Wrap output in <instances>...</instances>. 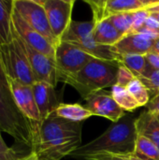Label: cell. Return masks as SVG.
Listing matches in <instances>:
<instances>
[{"label":"cell","mask_w":159,"mask_h":160,"mask_svg":"<svg viewBox=\"0 0 159 160\" xmlns=\"http://www.w3.org/2000/svg\"><path fill=\"white\" fill-rule=\"evenodd\" d=\"M149 13H159V1H157L154 5L146 8Z\"/></svg>","instance_id":"obj_36"},{"label":"cell","mask_w":159,"mask_h":160,"mask_svg":"<svg viewBox=\"0 0 159 160\" xmlns=\"http://www.w3.org/2000/svg\"><path fill=\"white\" fill-rule=\"evenodd\" d=\"M138 33L143 34L149 37L151 39L156 40L159 38V22L153 17L149 16L144 25L138 31Z\"/></svg>","instance_id":"obj_27"},{"label":"cell","mask_w":159,"mask_h":160,"mask_svg":"<svg viewBox=\"0 0 159 160\" xmlns=\"http://www.w3.org/2000/svg\"><path fill=\"white\" fill-rule=\"evenodd\" d=\"M82 145V123H73L52 112L36 123L32 152L40 160H61Z\"/></svg>","instance_id":"obj_1"},{"label":"cell","mask_w":159,"mask_h":160,"mask_svg":"<svg viewBox=\"0 0 159 160\" xmlns=\"http://www.w3.org/2000/svg\"><path fill=\"white\" fill-rule=\"evenodd\" d=\"M150 16L153 17L155 20H157L159 22V13H150Z\"/></svg>","instance_id":"obj_39"},{"label":"cell","mask_w":159,"mask_h":160,"mask_svg":"<svg viewBox=\"0 0 159 160\" xmlns=\"http://www.w3.org/2000/svg\"><path fill=\"white\" fill-rule=\"evenodd\" d=\"M35 100L40 114L41 121L55 112L61 102V98L55 91V87L42 82H37L32 86Z\"/></svg>","instance_id":"obj_15"},{"label":"cell","mask_w":159,"mask_h":160,"mask_svg":"<svg viewBox=\"0 0 159 160\" xmlns=\"http://www.w3.org/2000/svg\"><path fill=\"white\" fill-rule=\"evenodd\" d=\"M147 88L151 98L159 95V70L154 69L150 65L145 73L139 78Z\"/></svg>","instance_id":"obj_25"},{"label":"cell","mask_w":159,"mask_h":160,"mask_svg":"<svg viewBox=\"0 0 159 160\" xmlns=\"http://www.w3.org/2000/svg\"><path fill=\"white\" fill-rule=\"evenodd\" d=\"M157 0H91L86 1L93 11V21L97 23L112 15L146 9Z\"/></svg>","instance_id":"obj_9"},{"label":"cell","mask_w":159,"mask_h":160,"mask_svg":"<svg viewBox=\"0 0 159 160\" xmlns=\"http://www.w3.org/2000/svg\"><path fill=\"white\" fill-rule=\"evenodd\" d=\"M84 160H127L124 156H116L112 154H98L86 158Z\"/></svg>","instance_id":"obj_32"},{"label":"cell","mask_w":159,"mask_h":160,"mask_svg":"<svg viewBox=\"0 0 159 160\" xmlns=\"http://www.w3.org/2000/svg\"><path fill=\"white\" fill-rule=\"evenodd\" d=\"M0 89L2 91H4L6 94L12 96L11 92H10L9 82H8L7 77L5 73V70H4V68H3V65L1 62V58H0Z\"/></svg>","instance_id":"obj_31"},{"label":"cell","mask_w":159,"mask_h":160,"mask_svg":"<svg viewBox=\"0 0 159 160\" xmlns=\"http://www.w3.org/2000/svg\"><path fill=\"white\" fill-rule=\"evenodd\" d=\"M155 40L141 33H131L124 36L115 45L112 46L114 52L119 55L138 54L146 55L153 48Z\"/></svg>","instance_id":"obj_16"},{"label":"cell","mask_w":159,"mask_h":160,"mask_svg":"<svg viewBox=\"0 0 159 160\" xmlns=\"http://www.w3.org/2000/svg\"><path fill=\"white\" fill-rule=\"evenodd\" d=\"M138 135L143 136L156 144L159 149V122L155 113L144 111L136 119Z\"/></svg>","instance_id":"obj_17"},{"label":"cell","mask_w":159,"mask_h":160,"mask_svg":"<svg viewBox=\"0 0 159 160\" xmlns=\"http://www.w3.org/2000/svg\"><path fill=\"white\" fill-rule=\"evenodd\" d=\"M54 112L56 113L57 116L73 123H82V121L93 116L90 111H88L84 106H82L78 103H62L58 106Z\"/></svg>","instance_id":"obj_20"},{"label":"cell","mask_w":159,"mask_h":160,"mask_svg":"<svg viewBox=\"0 0 159 160\" xmlns=\"http://www.w3.org/2000/svg\"><path fill=\"white\" fill-rule=\"evenodd\" d=\"M133 13L134 12L119 13L112 15L108 19L123 36H126L131 33L133 25Z\"/></svg>","instance_id":"obj_26"},{"label":"cell","mask_w":159,"mask_h":160,"mask_svg":"<svg viewBox=\"0 0 159 160\" xmlns=\"http://www.w3.org/2000/svg\"><path fill=\"white\" fill-rule=\"evenodd\" d=\"M11 18L13 30L24 43L37 52L54 59L55 48L53 45L42 35L34 30L14 8L12 9Z\"/></svg>","instance_id":"obj_11"},{"label":"cell","mask_w":159,"mask_h":160,"mask_svg":"<svg viewBox=\"0 0 159 160\" xmlns=\"http://www.w3.org/2000/svg\"><path fill=\"white\" fill-rule=\"evenodd\" d=\"M136 77L133 75V73L130 70H128L126 67H124L123 65L120 64V67H119V69H118V73H117V81H116V84L117 85L127 88V86Z\"/></svg>","instance_id":"obj_28"},{"label":"cell","mask_w":159,"mask_h":160,"mask_svg":"<svg viewBox=\"0 0 159 160\" xmlns=\"http://www.w3.org/2000/svg\"><path fill=\"white\" fill-rule=\"evenodd\" d=\"M120 64L94 58L76 75L67 79L64 83L74 87L84 99L89 95L102 91L116 84Z\"/></svg>","instance_id":"obj_3"},{"label":"cell","mask_w":159,"mask_h":160,"mask_svg":"<svg viewBox=\"0 0 159 160\" xmlns=\"http://www.w3.org/2000/svg\"><path fill=\"white\" fill-rule=\"evenodd\" d=\"M13 8L21 15V17L37 32L48 39L55 48L59 41L55 38L45 8L41 1L37 0H12Z\"/></svg>","instance_id":"obj_8"},{"label":"cell","mask_w":159,"mask_h":160,"mask_svg":"<svg viewBox=\"0 0 159 160\" xmlns=\"http://www.w3.org/2000/svg\"><path fill=\"white\" fill-rule=\"evenodd\" d=\"M85 108L92 112L93 115L102 116L112 123L120 121L127 115V112L123 110L113 99L111 92L104 90L93 93L84 98Z\"/></svg>","instance_id":"obj_12"},{"label":"cell","mask_w":159,"mask_h":160,"mask_svg":"<svg viewBox=\"0 0 159 160\" xmlns=\"http://www.w3.org/2000/svg\"><path fill=\"white\" fill-rule=\"evenodd\" d=\"M124 36L112 24L109 19L103 20L95 25L94 38L97 43L105 46L115 45Z\"/></svg>","instance_id":"obj_18"},{"label":"cell","mask_w":159,"mask_h":160,"mask_svg":"<svg viewBox=\"0 0 159 160\" xmlns=\"http://www.w3.org/2000/svg\"><path fill=\"white\" fill-rule=\"evenodd\" d=\"M117 62H119L121 65H123L128 70H130L133 73V75L138 79L145 73L149 66L145 55L138 54L119 55Z\"/></svg>","instance_id":"obj_21"},{"label":"cell","mask_w":159,"mask_h":160,"mask_svg":"<svg viewBox=\"0 0 159 160\" xmlns=\"http://www.w3.org/2000/svg\"><path fill=\"white\" fill-rule=\"evenodd\" d=\"M13 100L22 114L34 123H40V114L35 100L32 87L19 82L8 80Z\"/></svg>","instance_id":"obj_14"},{"label":"cell","mask_w":159,"mask_h":160,"mask_svg":"<svg viewBox=\"0 0 159 160\" xmlns=\"http://www.w3.org/2000/svg\"><path fill=\"white\" fill-rule=\"evenodd\" d=\"M0 58L7 80L30 86L37 82L22 41L14 30L12 40L7 44L0 45Z\"/></svg>","instance_id":"obj_5"},{"label":"cell","mask_w":159,"mask_h":160,"mask_svg":"<svg viewBox=\"0 0 159 160\" xmlns=\"http://www.w3.org/2000/svg\"><path fill=\"white\" fill-rule=\"evenodd\" d=\"M0 160H19V159H14V158H7V157H4V156H1V155H0Z\"/></svg>","instance_id":"obj_40"},{"label":"cell","mask_w":159,"mask_h":160,"mask_svg":"<svg viewBox=\"0 0 159 160\" xmlns=\"http://www.w3.org/2000/svg\"><path fill=\"white\" fill-rule=\"evenodd\" d=\"M145 57H146L148 64L154 69H158L159 70V54L154 53V52H149L145 55Z\"/></svg>","instance_id":"obj_34"},{"label":"cell","mask_w":159,"mask_h":160,"mask_svg":"<svg viewBox=\"0 0 159 160\" xmlns=\"http://www.w3.org/2000/svg\"><path fill=\"white\" fill-rule=\"evenodd\" d=\"M96 23L94 21L75 22L72 21L68 29L64 34L61 41L71 43L82 49L94 58L117 61L119 54L116 53L112 46H105L96 42L94 38V30Z\"/></svg>","instance_id":"obj_6"},{"label":"cell","mask_w":159,"mask_h":160,"mask_svg":"<svg viewBox=\"0 0 159 160\" xmlns=\"http://www.w3.org/2000/svg\"><path fill=\"white\" fill-rule=\"evenodd\" d=\"M127 89L130 92V94L133 96V98L139 103L140 107L146 106L149 103V101L151 99L150 94H149L147 88L145 87V85L141 82L140 79L135 78L127 86Z\"/></svg>","instance_id":"obj_24"},{"label":"cell","mask_w":159,"mask_h":160,"mask_svg":"<svg viewBox=\"0 0 159 160\" xmlns=\"http://www.w3.org/2000/svg\"><path fill=\"white\" fill-rule=\"evenodd\" d=\"M133 155L144 160H159V149L147 138L138 135Z\"/></svg>","instance_id":"obj_23"},{"label":"cell","mask_w":159,"mask_h":160,"mask_svg":"<svg viewBox=\"0 0 159 160\" xmlns=\"http://www.w3.org/2000/svg\"><path fill=\"white\" fill-rule=\"evenodd\" d=\"M36 123L26 118L16 106L12 96L0 89V131L11 136L32 151Z\"/></svg>","instance_id":"obj_4"},{"label":"cell","mask_w":159,"mask_h":160,"mask_svg":"<svg viewBox=\"0 0 159 160\" xmlns=\"http://www.w3.org/2000/svg\"><path fill=\"white\" fill-rule=\"evenodd\" d=\"M19 160H40L39 158L37 157V155L35 152H29L26 156L22 157V158H20Z\"/></svg>","instance_id":"obj_35"},{"label":"cell","mask_w":159,"mask_h":160,"mask_svg":"<svg viewBox=\"0 0 159 160\" xmlns=\"http://www.w3.org/2000/svg\"><path fill=\"white\" fill-rule=\"evenodd\" d=\"M150 52H154V53L159 54V38L155 40L154 45H153V48H152V50H151Z\"/></svg>","instance_id":"obj_37"},{"label":"cell","mask_w":159,"mask_h":160,"mask_svg":"<svg viewBox=\"0 0 159 160\" xmlns=\"http://www.w3.org/2000/svg\"><path fill=\"white\" fill-rule=\"evenodd\" d=\"M12 1L0 0V45L7 44L12 40Z\"/></svg>","instance_id":"obj_19"},{"label":"cell","mask_w":159,"mask_h":160,"mask_svg":"<svg viewBox=\"0 0 159 160\" xmlns=\"http://www.w3.org/2000/svg\"><path fill=\"white\" fill-rule=\"evenodd\" d=\"M145 107H146L147 111H149L153 113H158L159 114V95L151 98L149 103Z\"/></svg>","instance_id":"obj_33"},{"label":"cell","mask_w":159,"mask_h":160,"mask_svg":"<svg viewBox=\"0 0 159 160\" xmlns=\"http://www.w3.org/2000/svg\"><path fill=\"white\" fill-rule=\"evenodd\" d=\"M22 45L30 63L36 82H46L55 87L58 82L54 59L37 52L23 41Z\"/></svg>","instance_id":"obj_13"},{"label":"cell","mask_w":159,"mask_h":160,"mask_svg":"<svg viewBox=\"0 0 159 160\" xmlns=\"http://www.w3.org/2000/svg\"><path fill=\"white\" fill-rule=\"evenodd\" d=\"M124 157H126V158L127 160H144V159H142V158H138V157H136L135 155H127V156H124Z\"/></svg>","instance_id":"obj_38"},{"label":"cell","mask_w":159,"mask_h":160,"mask_svg":"<svg viewBox=\"0 0 159 160\" xmlns=\"http://www.w3.org/2000/svg\"><path fill=\"white\" fill-rule=\"evenodd\" d=\"M149 16H150V13L147 11V9L135 11L133 13V25H132L131 33H138V31L144 25Z\"/></svg>","instance_id":"obj_29"},{"label":"cell","mask_w":159,"mask_h":160,"mask_svg":"<svg viewBox=\"0 0 159 160\" xmlns=\"http://www.w3.org/2000/svg\"><path fill=\"white\" fill-rule=\"evenodd\" d=\"M1 132V131H0ZM0 155L1 156H4V157H7V158H14V159H20L22 158V157L26 156V155H22L21 152L19 151H16L10 147H8L7 145V143L4 142L1 134H0Z\"/></svg>","instance_id":"obj_30"},{"label":"cell","mask_w":159,"mask_h":160,"mask_svg":"<svg viewBox=\"0 0 159 160\" xmlns=\"http://www.w3.org/2000/svg\"><path fill=\"white\" fill-rule=\"evenodd\" d=\"M94 57L77 46L60 41L55 47V66L57 70V82L65 81L81 71Z\"/></svg>","instance_id":"obj_7"},{"label":"cell","mask_w":159,"mask_h":160,"mask_svg":"<svg viewBox=\"0 0 159 160\" xmlns=\"http://www.w3.org/2000/svg\"><path fill=\"white\" fill-rule=\"evenodd\" d=\"M111 94L116 103L126 112H132L140 107L139 103L126 87L115 84L112 87Z\"/></svg>","instance_id":"obj_22"},{"label":"cell","mask_w":159,"mask_h":160,"mask_svg":"<svg viewBox=\"0 0 159 160\" xmlns=\"http://www.w3.org/2000/svg\"><path fill=\"white\" fill-rule=\"evenodd\" d=\"M41 2L45 8L51 29L55 38L60 42L72 22L71 16L75 1L43 0Z\"/></svg>","instance_id":"obj_10"},{"label":"cell","mask_w":159,"mask_h":160,"mask_svg":"<svg viewBox=\"0 0 159 160\" xmlns=\"http://www.w3.org/2000/svg\"><path fill=\"white\" fill-rule=\"evenodd\" d=\"M155 115H156V117H157V119L158 120V122H159V114H158V113H155Z\"/></svg>","instance_id":"obj_41"},{"label":"cell","mask_w":159,"mask_h":160,"mask_svg":"<svg viewBox=\"0 0 159 160\" xmlns=\"http://www.w3.org/2000/svg\"><path fill=\"white\" fill-rule=\"evenodd\" d=\"M136 119L137 117L133 114H127L120 121L112 123L103 134L83 145L82 144L70 157L84 160L98 154L116 156L134 154L138 138Z\"/></svg>","instance_id":"obj_2"}]
</instances>
